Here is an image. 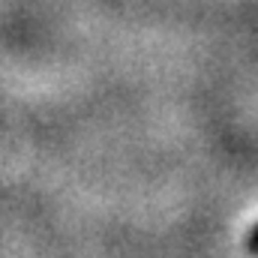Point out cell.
<instances>
[{
  "mask_svg": "<svg viewBox=\"0 0 258 258\" xmlns=\"http://www.w3.org/2000/svg\"><path fill=\"white\" fill-rule=\"evenodd\" d=\"M255 234H258V225H252L249 228V237H246V252L249 255H255Z\"/></svg>",
  "mask_w": 258,
  "mask_h": 258,
  "instance_id": "6da1fadb",
  "label": "cell"
}]
</instances>
